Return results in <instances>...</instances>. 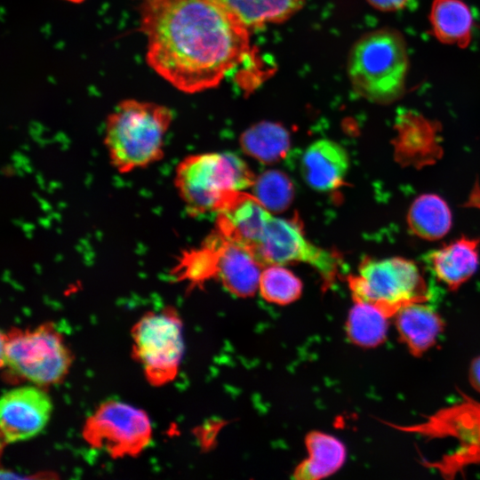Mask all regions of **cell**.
<instances>
[{"mask_svg":"<svg viewBox=\"0 0 480 480\" xmlns=\"http://www.w3.org/2000/svg\"><path fill=\"white\" fill-rule=\"evenodd\" d=\"M254 196L272 212L288 208L294 196L292 180L280 171L270 170L261 173L252 185Z\"/></svg>","mask_w":480,"mask_h":480,"instance_id":"obj_25","label":"cell"},{"mask_svg":"<svg viewBox=\"0 0 480 480\" xmlns=\"http://www.w3.org/2000/svg\"><path fill=\"white\" fill-rule=\"evenodd\" d=\"M222 1L249 28L283 21L297 12L304 0Z\"/></svg>","mask_w":480,"mask_h":480,"instance_id":"obj_23","label":"cell"},{"mask_svg":"<svg viewBox=\"0 0 480 480\" xmlns=\"http://www.w3.org/2000/svg\"><path fill=\"white\" fill-rule=\"evenodd\" d=\"M478 246L477 239L463 236L430 252L427 260L438 280L456 290L476 272Z\"/></svg>","mask_w":480,"mask_h":480,"instance_id":"obj_15","label":"cell"},{"mask_svg":"<svg viewBox=\"0 0 480 480\" xmlns=\"http://www.w3.org/2000/svg\"><path fill=\"white\" fill-rule=\"evenodd\" d=\"M391 426L400 431L428 438L456 439L460 444L457 451L436 463L441 473L447 476L468 465L480 463L479 401L465 397L460 403L439 410L420 423Z\"/></svg>","mask_w":480,"mask_h":480,"instance_id":"obj_9","label":"cell"},{"mask_svg":"<svg viewBox=\"0 0 480 480\" xmlns=\"http://www.w3.org/2000/svg\"><path fill=\"white\" fill-rule=\"evenodd\" d=\"M429 21L435 37L443 44L461 48L471 40L473 18L468 4L462 0H434Z\"/></svg>","mask_w":480,"mask_h":480,"instance_id":"obj_17","label":"cell"},{"mask_svg":"<svg viewBox=\"0 0 480 480\" xmlns=\"http://www.w3.org/2000/svg\"><path fill=\"white\" fill-rule=\"evenodd\" d=\"M217 253V278L232 294L246 298L259 290L262 264L247 248L215 230L210 236Z\"/></svg>","mask_w":480,"mask_h":480,"instance_id":"obj_13","label":"cell"},{"mask_svg":"<svg viewBox=\"0 0 480 480\" xmlns=\"http://www.w3.org/2000/svg\"><path fill=\"white\" fill-rule=\"evenodd\" d=\"M148 66L176 89L214 88L252 56L248 28L222 0H141Z\"/></svg>","mask_w":480,"mask_h":480,"instance_id":"obj_1","label":"cell"},{"mask_svg":"<svg viewBox=\"0 0 480 480\" xmlns=\"http://www.w3.org/2000/svg\"><path fill=\"white\" fill-rule=\"evenodd\" d=\"M167 107L127 99L108 116L103 144L108 161L119 174H129L160 162L172 122Z\"/></svg>","mask_w":480,"mask_h":480,"instance_id":"obj_2","label":"cell"},{"mask_svg":"<svg viewBox=\"0 0 480 480\" xmlns=\"http://www.w3.org/2000/svg\"><path fill=\"white\" fill-rule=\"evenodd\" d=\"M408 225L414 235L427 240L443 237L452 225V214L446 203L436 195H423L412 204Z\"/></svg>","mask_w":480,"mask_h":480,"instance_id":"obj_20","label":"cell"},{"mask_svg":"<svg viewBox=\"0 0 480 480\" xmlns=\"http://www.w3.org/2000/svg\"><path fill=\"white\" fill-rule=\"evenodd\" d=\"M349 166L345 148L335 141L319 140L311 143L300 158V173L307 184L328 192L341 186Z\"/></svg>","mask_w":480,"mask_h":480,"instance_id":"obj_14","label":"cell"},{"mask_svg":"<svg viewBox=\"0 0 480 480\" xmlns=\"http://www.w3.org/2000/svg\"><path fill=\"white\" fill-rule=\"evenodd\" d=\"M468 376L471 386L480 393V356L471 363Z\"/></svg>","mask_w":480,"mask_h":480,"instance_id":"obj_27","label":"cell"},{"mask_svg":"<svg viewBox=\"0 0 480 480\" xmlns=\"http://www.w3.org/2000/svg\"><path fill=\"white\" fill-rule=\"evenodd\" d=\"M1 364L36 386L61 381L71 365V352L50 324L12 330L1 338Z\"/></svg>","mask_w":480,"mask_h":480,"instance_id":"obj_6","label":"cell"},{"mask_svg":"<svg viewBox=\"0 0 480 480\" xmlns=\"http://www.w3.org/2000/svg\"><path fill=\"white\" fill-rule=\"evenodd\" d=\"M132 337L133 355L148 382L160 387L173 380L184 350L177 312L171 308L148 312L134 324Z\"/></svg>","mask_w":480,"mask_h":480,"instance_id":"obj_7","label":"cell"},{"mask_svg":"<svg viewBox=\"0 0 480 480\" xmlns=\"http://www.w3.org/2000/svg\"><path fill=\"white\" fill-rule=\"evenodd\" d=\"M255 177L245 162L232 153H201L184 157L173 183L191 216L218 213L237 191L252 187Z\"/></svg>","mask_w":480,"mask_h":480,"instance_id":"obj_4","label":"cell"},{"mask_svg":"<svg viewBox=\"0 0 480 480\" xmlns=\"http://www.w3.org/2000/svg\"><path fill=\"white\" fill-rule=\"evenodd\" d=\"M259 291L265 300L286 305L299 299L302 284L289 269L280 264H270L261 271Z\"/></svg>","mask_w":480,"mask_h":480,"instance_id":"obj_24","label":"cell"},{"mask_svg":"<svg viewBox=\"0 0 480 480\" xmlns=\"http://www.w3.org/2000/svg\"><path fill=\"white\" fill-rule=\"evenodd\" d=\"M308 459L294 470L299 480H316L336 472L344 463L346 449L337 438L317 431L306 436Z\"/></svg>","mask_w":480,"mask_h":480,"instance_id":"obj_18","label":"cell"},{"mask_svg":"<svg viewBox=\"0 0 480 480\" xmlns=\"http://www.w3.org/2000/svg\"><path fill=\"white\" fill-rule=\"evenodd\" d=\"M242 149L264 164L284 158L290 148V134L277 123L261 122L249 127L240 138Z\"/></svg>","mask_w":480,"mask_h":480,"instance_id":"obj_19","label":"cell"},{"mask_svg":"<svg viewBox=\"0 0 480 480\" xmlns=\"http://www.w3.org/2000/svg\"><path fill=\"white\" fill-rule=\"evenodd\" d=\"M375 9L382 12H394L403 9L408 0H367Z\"/></svg>","mask_w":480,"mask_h":480,"instance_id":"obj_26","label":"cell"},{"mask_svg":"<svg viewBox=\"0 0 480 480\" xmlns=\"http://www.w3.org/2000/svg\"><path fill=\"white\" fill-rule=\"evenodd\" d=\"M409 58L405 40L393 28L365 34L351 49L348 77L357 94L374 103L388 104L404 92Z\"/></svg>","mask_w":480,"mask_h":480,"instance_id":"obj_3","label":"cell"},{"mask_svg":"<svg viewBox=\"0 0 480 480\" xmlns=\"http://www.w3.org/2000/svg\"><path fill=\"white\" fill-rule=\"evenodd\" d=\"M354 301L372 304L389 318L406 306L427 302L429 292L419 267L400 257L366 259L348 276Z\"/></svg>","mask_w":480,"mask_h":480,"instance_id":"obj_5","label":"cell"},{"mask_svg":"<svg viewBox=\"0 0 480 480\" xmlns=\"http://www.w3.org/2000/svg\"><path fill=\"white\" fill-rule=\"evenodd\" d=\"M388 316L377 307L355 301L349 311L347 332L349 340L364 348H374L384 342L388 334Z\"/></svg>","mask_w":480,"mask_h":480,"instance_id":"obj_22","label":"cell"},{"mask_svg":"<svg viewBox=\"0 0 480 480\" xmlns=\"http://www.w3.org/2000/svg\"><path fill=\"white\" fill-rule=\"evenodd\" d=\"M83 436L92 448L112 458L134 457L149 445L152 426L142 410L108 400L87 418Z\"/></svg>","mask_w":480,"mask_h":480,"instance_id":"obj_8","label":"cell"},{"mask_svg":"<svg viewBox=\"0 0 480 480\" xmlns=\"http://www.w3.org/2000/svg\"><path fill=\"white\" fill-rule=\"evenodd\" d=\"M272 217L255 196L237 191L217 213L215 230L256 256Z\"/></svg>","mask_w":480,"mask_h":480,"instance_id":"obj_12","label":"cell"},{"mask_svg":"<svg viewBox=\"0 0 480 480\" xmlns=\"http://www.w3.org/2000/svg\"><path fill=\"white\" fill-rule=\"evenodd\" d=\"M52 411L50 396L37 387L4 393L0 401V427L6 444L30 439L43 431Z\"/></svg>","mask_w":480,"mask_h":480,"instance_id":"obj_11","label":"cell"},{"mask_svg":"<svg viewBox=\"0 0 480 480\" xmlns=\"http://www.w3.org/2000/svg\"><path fill=\"white\" fill-rule=\"evenodd\" d=\"M394 317L400 340L414 356L430 349L444 329L440 315L425 302L406 306Z\"/></svg>","mask_w":480,"mask_h":480,"instance_id":"obj_16","label":"cell"},{"mask_svg":"<svg viewBox=\"0 0 480 480\" xmlns=\"http://www.w3.org/2000/svg\"><path fill=\"white\" fill-rule=\"evenodd\" d=\"M170 275L175 281L187 283L192 288L217 278V253L210 236L198 247L182 252Z\"/></svg>","mask_w":480,"mask_h":480,"instance_id":"obj_21","label":"cell"},{"mask_svg":"<svg viewBox=\"0 0 480 480\" xmlns=\"http://www.w3.org/2000/svg\"><path fill=\"white\" fill-rule=\"evenodd\" d=\"M262 265L304 262L320 274L326 286L339 274L340 258L336 253L311 244L297 220H270L256 253Z\"/></svg>","mask_w":480,"mask_h":480,"instance_id":"obj_10","label":"cell"},{"mask_svg":"<svg viewBox=\"0 0 480 480\" xmlns=\"http://www.w3.org/2000/svg\"><path fill=\"white\" fill-rule=\"evenodd\" d=\"M65 1H68V2H70V3L79 4V3H82L84 0H65Z\"/></svg>","mask_w":480,"mask_h":480,"instance_id":"obj_28","label":"cell"}]
</instances>
